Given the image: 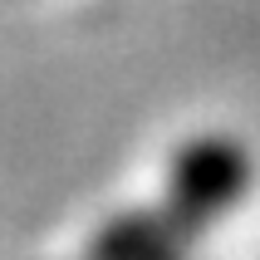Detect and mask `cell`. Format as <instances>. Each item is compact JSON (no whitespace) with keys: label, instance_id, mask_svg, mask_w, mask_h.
I'll use <instances>...</instances> for the list:
<instances>
[{"label":"cell","instance_id":"cell-1","mask_svg":"<svg viewBox=\"0 0 260 260\" xmlns=\"http://www.w3.org/2000/svg\"><path fill=\"white\" fill-rule=\"evenodd\" d=\"M250 182H255V157L246 152V143H236L226 133H202V138L182 143L177 157L167 162L162 216L187 241H197L246 202Z\"/></svg>","mask_w":260,"mask_h":260},{"label":"cell","instance_id":"cell-2","mask_svg":"<svg viewBox=\"0 0 260 260\" xmlns=\"http://www.w3.org/2000/svg\"><path fill=\"white\" fill-rule=\"evenodd\" d=\"M191 241L157 211H123L88 241V260H187Z\"/></svg>","mask_w":260,"mask_h":260}]
</instances>
